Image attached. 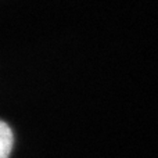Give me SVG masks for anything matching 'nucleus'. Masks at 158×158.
<instances>
[{
    "instance_id": "1",
    "label": "nucleus",
    "mask_w": 158,
    "mask_h": 158,
    "mask_svg": "<svg viewBox=\"0 0 158 158\" xmlns=\"http://www.w3.org/2000/svg\"><path fill=\"white\" fill-rule=\"evenodd\" d=\"M13 144H14L13 131L4 121H0V158L10 157V153L13 150Z\"/></svg>"
}]
</instances>
